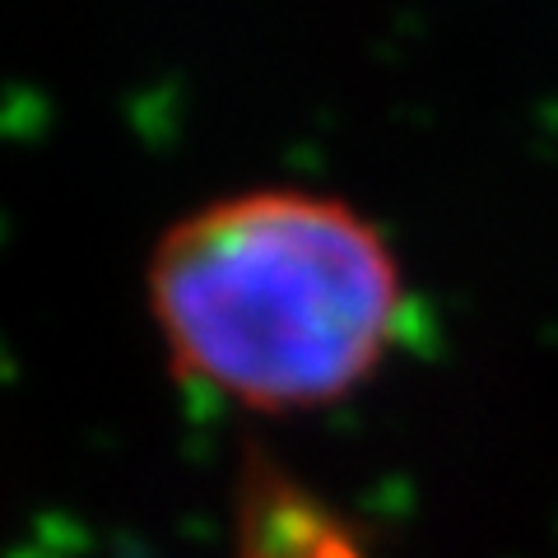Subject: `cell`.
Wrapping results in <instances>:
<instances>
[{
	"mask_svg": "<svg viewBox=\"0 0 558 558\" xmlns=\"http://www.w3.org/2000/svg\"><path fill=\"white\" fill-rule=\"evenodd\" d=\"M149 303L186 377L252 410H307L387 354L400 275L349 205L247 191L196 209L154 247Z\"/></svg>",
	"mask_w": 558,
	"mask_h": 558,
	"instance_id": "cell-1",
	"label": "cell"
}]
</instances>
